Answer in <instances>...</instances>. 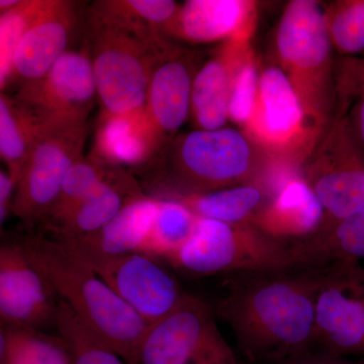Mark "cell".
<instances>
[{
    "mask_svg": "<svg viewBox=\"0 0 364 364\" xmlns=\"http://www.w3.org/2000/svg\"><path fill=\"white\" fill-rule=\"evenodd\" d=\"M86 122L43 121L23 170L11 215L26 227L44 223L71 167L83 157Z\"/></svg>",
    "mask_w": 364,
    "mask_h": 364,
    "instance_id": "7",
    "label": "cell"
},
{
    "mask_svg": "<svg viewBox=\"0 0 364 364\" xmlns=\"http://www.w3.org/2000/svg\"><path fill=\"white\" fill-rule=\"evenodd\" d=\"M76 7V2L47 0L16 46L4 90L14 83L20 87L42 78L68 51L77 21Z\"/></svg>",
    "mask_w": 364,
    "mask_h": 364,
    "instance_id": "15",
    "label": "cell"
},
{
    "mask_svg": "<svg viewBox=\"0 0 364 364\" xmlns=\"http://www.w3.org/2000/svg\"><path fill=\"white\" fill-rule=\"evenodd\" d=\"M119 166L109 164L97 152L78 160L64 179L58 198L46 219L48 227L56 226L85 202Z\"/></svg>",
    "mask_w": 364,
    "mask_h": 364,
    "instance_id": "28",
    "label": "cell"
},
{
    "mask_svg": "<svg viewBox=\"0 0 364 364\" xmlns=\"http://www.w3.org/2000/svg\"><path fill=\"white\" fill-rule=\"evenodd\" d=\"M332 270L291 267L235 275L214 306L249 363H282L316 350V303Z\"/></svg>",
    "mask_w": 364,
    "mask_h": 364,
    "instance_id": "1",
    "label": "cell"
},
{
    "mask_svg": "<svg viewBox=\"0 0 364 364\" xmlns=\"http://www.w3.org/2000/svg\"><path fill=\"white\" fill-rule=\"evenodd\" d=\"M252 2L243 0H189L179 6L168 33L198 43L249 37Z\"/></svg>",
    "mask_w": 364,
    "mask_h": 364,
    "instance_id": "19",
    "label": "cell"
},
{
    "mask_svg": "<svg viewBox=\"0 0 364 364\" xmlns=\"http://www.w3.org/2000/svg\"><path fill=\"white\" fill-rule=\"evenodd\" d=\"M170 150L168 188L159 196L210 193L242 184L261 186L248 136L236 129H198L177 136Z\"/></svg>",
    "mask_w": 364,
    "mask_h": 364,
    "instance_id": "5",
    "label": "cell"
},
{
    "mask_svg": "<svg viewBox=\"0 0 364 364\" xmlns=\"http://www.w3.org/2000/svg\"><path fill=\"white\" fill-rule=\"evenodd\" d=\"M340 91L343 97H358L364 93V56L349 60L342 69Z\"/></svg>",
    "mask_w": 364,
    "mask_h": 364,
    "instance_id": "34",
    "label": "cell"
},
{
    "mask_svg": "<svg viewBox=\"0 0 364 364\" xmlns=\"http://www.w3.org/2000/svg\"><path fill=\"white\" fill-rule=\"evenodd\" d=\"M157 210L154 196L141 195L130 200L102 229L87 238L63 245H80L107 255L141 253Z\"/></svg>",
    "mask_w": 364,
    "mask_h": 364,
    "instance_id": "22",
    "label": "cell"
},
{
    "mask_svg": "<svg viewBox=\"0 0 364 364\" xmlns=\"http://www.w3.org/2000/svg\"><path fill=\"white\" fill-rule=\"evenodd\" d=\"M277 54L311 123L322 126L334 102L327 13L314 0H294L277 26Z\"/></svg>",
    "mask_w": 364,
    "mask_h": 364,
    "instance_id": "4",
    "label": "cell"
},
{
    "mask_svg": "<svg viewBox=\"0 0 364 364\" xmlns=\"http://www.w3.org/2000/svg\"><path fill=\"white\" fill-rule=\"evenodd\" d=\"M349 119L364 149V93L359 97L358 104L354 109L353 117H349Z\"/></svg>",
    "mask_w": 364,
    "mask_h": 364,
    "instance_id": "37",
    "label": "cell"
},
{
    "mask_svg": "<svg viewBox=\"0 0 364 364\" xmlns=\"http://www.w3.org/2000/svg\"><path fill=\"white\" fill-rule=\"evenodd\" d=\"M92 9L140 32L163 37L179 6L172 0H107L95 2Z\"/></svg>",
    "mask_w": 364,
    "mask_h": 364,
    "instance_id": "29",
    "label": "cell"
},
{
    "mask_svg": "<svg viewBox=\"0 0 364 364\" xmlns=\"http://www.w3.org/2000/svg\"><path fill=\"white\" fill-rule=\"evenodd\" d=\"M183 203L196 217L227 224H253L272 196L259 184H242L193 195H166Z\"/></svg>",
    "mask_w": 364,
    "mask_h": 364,
    "instance_id": "23",
    "label": "cell"
},
{
    "mask_svg": "<svg viewBox=\"0 0 364 364\" xmlns=\"http://www.w3.org/2000/svg\"><path fill=\"white\" fill-rule=\"evenodd\" d=\"M90 21L91 64L102 116L142 111L153 71L173 46L93 9Z\"/></svg>",
    "mask_w": 364,
    "mask_h": 364,
    "instance_id": "3",
    "label": "cell"
},
{
    "mask_svg": "<svg viewBox=\"0 0 364 364\" xmlns=\"http://www.w3.org/2000/svg\"><path fill=\"white\" fill-rule=\"evenodd\" d=\"M63 246L90 265L148 325L171 312L186 294L156 258L146 254L107 255L80 245Z\"/></svg>",
    "mask_w": 364,
    "mask_h": 364,
    "instance_id": "10",
    "label": "cell"
},
{
    "mask_svg": "<svg viewBox=\"0 0 364 364\" xmlns=\"http://www.w3.org/2000/svg\"><path fill=\"white\" fill-rule=\"evenodd\" d=\"M301 177L324 210L318 229L343 221L364 208V149L348 117L335 122Z\"/></svg>",
    "mask_w": 364,
    "mask_h": 364,
    "instance_id": "9",
    "label": "cell"
},
{
    "mask_svg": "<svg viewBox=\"0 0 364 364\" xmlns=\"http://www.w3.org/2000/svg\"><path fill=\"white\" fill-rule=\"evenodd\" d=\"M241 364H254V363H241Z\"/></svg>",
    "mask_w": 364,
    "mask_h": 364,
    "instance_id": "39",
    "label": "cell"
},
{
    "mask_svg": "<svg viewBox=\"0 0 364 364\" xmlns=\"http://www.w3.org/2000/svg\"><path fill=\"white\" fill-rule=\"evenodd\" d=\"M93 151L114 166L149 159L152 149L145 109L123 116H102Z\"/></svg>",
    "mask_w": 364,
    "mask_h": 364,
    "instance_id": "24",
    "label": "cell"
},
{
    "mask_svg": "<svg viewBox=\"0 0 364 364\" xmlns=\"http://www.w3.org/2000/svg\"><path fill=\"white\" fill-rule=\"evenodd\" d=\"M16 191V183L9 176V171L1 170L0 172V225L1 227L4 226L9 215H11Z\"/></svg>",
    "mask_w": 364,
    "mask_h": 364,
    "instance_id": "35",
    "label": "cell"
},
{
    "mask_svg": "<svg viewBox=\"0 0 364 364\" xmlns=\"http://www.w3.org/2000/svg\"><path fill=\"white\" fill-rule=\"evenodd\" d=\"M43 121L86 122L97 97L90 43L68 50L38 80L20 86L14 95Z\"/></svg>",
    "mask_w": 364,
    "mask_h": 364,
    "instance_id": "12",
    "label": "cell"
},
{
    "mask_svg": "<svg viewBox=\"0 0 364 364\" xmlns=\"http://www.w3.org/2000/svg\"><path fill=\"white\" fill-rule=\"evenodd\" d=\"M28 258L20 241L0 248L1 326L42 329L55 325L59 299Z\"/></svg>",
    "mask_w": 364,
    "mask_h": 364,
    "instance_id": "13",
    "label": "cell"
},
{
    "mask_svg": "<svg viewBox=\"0 0 364 364\" xmlns=\"http://www.w3.org/2000/svg\"><path fill=\"white\" fill-rule=\"evenodd\" d=\"M315 342L333 355L364 356V269L337 263L321 287L316 303Z\"/></svg>",
    "mask_w": 364,
    "mask_h": 364,
    "instance_id": "11",
    "label": "cell"
},
{
    "mask_svg": "<svg viewBox=\"0 0 364 364\" xmlns=\"http://www.w3.org/2000/svg\"><path fill=\"white\" fill-rule=\"evenodd\" d=\"M143 193L134 177L123 167H117L111 176L80 203L63 221L50 228L54 240L61 244L87 238L114 219L135 196Z\"/></svg>",
    "mask_w": 364,
    "mask_h": 364,
    "instance_id": "20",
    "label": "cell"
},
{
    "mask_svg": "<svg viewBox=\"0 0 364 364\" xmlns=\"http://www.w3.org/2000/svg\"><path fill=\"white\" fill-rule=\"evenodd\" d=\"M248 45V37L228 40L195 74L191 114L200 130L224 128L229 119L232 82L237 68L251 52Z\"/></svg>",
    "mask_w": 364,
    "mask_h": 364,
    "instance_id": "17",
    "label": "cell"
},
{
    "mask_svg": "<svg viewBox=\"0 0 364 364\" xmlns=\"http://www.w3.org/2000/svg\"><path fill=\"white\" fill-rule=\"evenodd\" d=\"M364 259V208L343 221L291 243V267L358 264Z\"/></svg>",
    "mask_w": 364,
    "mask_h": 364,
    "instance_id": "21",
    "label": "cell"
},
{
    "mask_svg": "<svg viewBox=\"0 0 364 364\" xmlns=\"http://www.w3.org/2000/svg\"><path fill=\"white\" fill-rule=\"evenodd\" d=\"M55 327L73 352L75 364H134L112 350L59 299Z\"/></svg>",
    "mask_w": 364,
    "mask_h": 364,
    "instance_id": "30",
    "label": "cell"
},
{
    "mask_svg": "<svg viewBox=\"0 0 364 364\" xmlns=\"http://www.w3.org/2000/svg\"><path fill=\"white\" fill-rule=\"evenodd\" d=\"M215 315L203 299L184 294L171 312L148 327L139 364H240Z\"/></svg>",
    "mask_w": 364,
    "mask_h": 364,
    "instance_id": "8",
    "label": "cell"
},
{
    "mask_svg": "<svg viewBox=\"0 0 364 364\" xmlns=\"http://www.w3.org/2000/svg\"><path fill=\"white\" fill-rule=\"evenodd\" d=\"M20 242L58 299L79 320L124 360L139 364L149 325L90 265L58 241L28 236Z\"/></svg>",
    "mask_w": 364,
    "mask_h": 364,
    "instance_id": "2",
    "label": "cell"
},
{
    "mask_svg": "<svg viewBox=\"0 0 364 364\" xmlns=\"http://www.w3.org/2000/svg\"><path fill=\"white\" fill-rule=\"evenodd\" d=\"M193 77L188 60L174 47L155 67L145 105L152 155L173 142L176 134L188 119Z\"/></svg>",
    "mask_w": 364,
    "mask_h": 364,
    "instance_id": "16",
    "label": "cell"
},
{
    "mask_svg": "<svg viewBox=\"0 0 364 364\" xmlns=\"http://www.w3.org/2000/svg\"><path fill=\"white\" fill-rule=\"evenodd\" d=\"M0 364H75V358L61 336L1 326Z\"/></svg>",
    "mask_w": 364,
    "mask_h": 364,
    "instance_id": "26",
    "label": "cell"
},
{
    "mask_svg": "<svg viewBox=\"0 0 364 364\" xmlns=\"http://www.w3.org/2000/svg\"><path fill=\"white\" fill-rule=\"evenodd\" d=\"M47 0H26L0 16V87L6 85L16 46L40 16Z\"/></svg>",
    "mask_w": 364,
    "mask_h": 364,
    "instance_id": "32",
    "label": "cell"
},
{
    "mask_svg": "<svg viewBox=\"0 0 364 364\" xmlns=\"http://www.w3.org/2000/svg\"><path fill=\"white\" fill-rule=\"evenodd\" d=\"M308 126L313 124L286 72L279 66L261 70L257 105L245 127L249 136L267 149L289 153L301 147Z\"/></svg>",
    "mask_w": 364,
    "mask_h": 364,
    "instance_id": "14",
    "label": "cell"
},
{
    "mask_svg": "<svg viewBox=\"0 0 364 364\" xmlns=\"http://www.w3.org/2000/svg\"><path fill=\"white\" fill-rule=\"evenodd\" d=\"M259 81L260 71L250 52L235 72L229 102V119L244 128L255 112Z\"/></svg>",
    "mask_w": 364,
    "mask_h": 364,
    "instance_id": "33",
    "label": "cell"
},
{
    "mask_svg": "<svg viewBox=\"0 0 364 364\" xmlns=\"http://www.w3.org/2000/svg\"><path fill=\"white\" fill-rule=\"evenodd\" d=\"M323 219L324 210L312 189L303 177L294 176L275 191L253 225L274 238L293 243L317 232Z\"/></svg>",
    "mask_w": 364,
    "mask_h": 364,
    "instance_id": "18",
    "label": "cell"
},
{
    "mask_svg": "<svg viewBox=\"0 0 364 364\" xmlns=\"http://www.w3.org/2000/svg\"><path fill=\"white\" fill-rule=\"evenodd\" d=\"M327 13L333 47L344 55L364 52V0H345Z\"/></svg>",
    "mask_w": 364,
    "mask_h": 364,
    "instance_id": "31",
    "label": "cell"
},
{
    "mask_svg": "<svg viewBox=\"0 0 364 364\" xmlns=\"http://www.w3.org/2000/svg\"><path fill=\"white\" fill-rule=\"evenodd\" d=\"M155 198L157 200L156 214L141 253L156 259L168 261L191 238L198 217L183 203L173 198Z\"/></svg>",
    "mask_w": 364,
    "mask_h": 364,
    "instance_id": "27",
    "label": "cell"
},
{
    "mask_svg": "<svg viewBox=\"0 0 364 364\" xmlns=\"http://www.w3.org/2000/svg\"><path fill=\"white\" fill-rule=\"evenodd\" d=\"M275 364H364L360 361H353L344 356L333 355L320 350H314L303 355L287 359Z\"/></svg>",
    "mask_w": 364,
    "mask_h": 364,
    "instance_id": "36",
    "label": "cell"
},
{
    "mask_svg": "<svg viewBox=\"0 0 364 364\" xmlns=\"http://www.w3.org/2000/svg\"><path fill=\"white\" fill-rule=\"evenodd\" d=\"M167 262L198 277L272 272L291 267V244L253 224L198 218L191 238Z\"/></svg>",
    "mask_w": 364,
    "mask_h": 364,
    "instance_id": "6",
    "label": "cell"
},
{
    "mask_svg": "<svg viewBox=\"0 0 364 364\" xmlns=\"http://www.w3.org/2000/svg\"><path fill=\"white\" fill-rule=\"evenodd\" d=\"M42 119L6 92L0 95V155L18 186L39 136Z\"/></svg>",
    "mask_w": 364,
    "mask_h": 364,
    "instance_id": "25",
    "label": "cell"
},
{
    "mask_svg": "<svg viewBox=\"0 0 364 364\" xmlns=\"http://www.w3.org/2000/svg\"><path fill=\"white\" fill-rule=\"evenodd\" d=\"M21 0H1L0 1V13L4 14L14 9L20 4Z\"/></svg>",
    "mask_w": 364,
    "mask_h": 364,
    "instance_id": "38",
    "label": "cell"
}]
</instances>
